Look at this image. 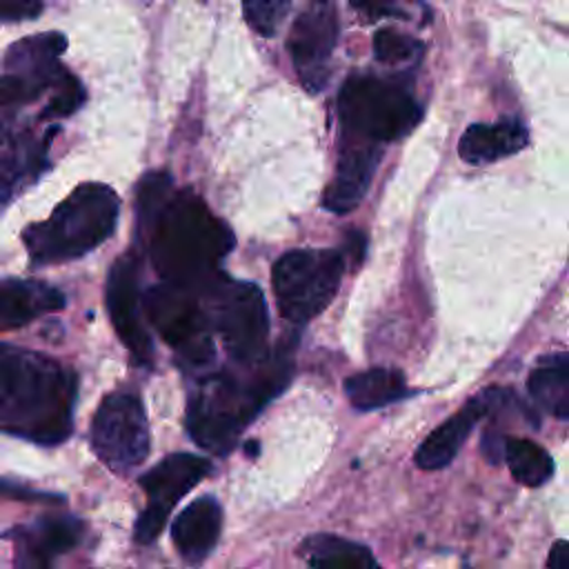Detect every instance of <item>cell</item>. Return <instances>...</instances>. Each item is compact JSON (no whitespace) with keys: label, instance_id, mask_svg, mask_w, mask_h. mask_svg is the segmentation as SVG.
Here are the masks:
<instances>
[{"label":"cell","instance_id":"obj_1","mask_svg":"<svg viewBox=\"0 0 569 569\" xmlns=\"http://www.w3.org/2000/svg\"><path fill=\"white\" fill-rule=\"evenodd\" d=\"M138 231L162 282L196 296L222 273L218 264L233 249L231 229L191 189H173L167 171L147 173L136 196Z\"/></svg>","mask_w":569,"mask_h":569},{"label":"cell","instance_id":"obj_2","mask_svg":"<svg viewBox=\"0 0 569 569\" xmlns=\"http://www.w3.org/2000/svg\"><path fill=\"white\" fill-rule=\"evenodd\" d=\"M78 376L38 351L0 342V431L60 445L73 431Z\"/></svg>","mask_w":569,"mask_h":569},{"label":"cell","instance_id":"obj_3","mask_svg":"<svg viewBox=\"0 0 569 569\" xmlns=\"http://www.w3.org/2000/svg\"><path fill=\"white\" fill-rule=\"evenodd\" d=\"M291 371V351L280 345L260 365L249 367L251 376L220 371L202 380L187 409L191 440L211 453H229L256 413L289 385Z\"/></svg>","mask_w":569,"mask_h":569},{"label":"cell","instance_id":"obj_4","mask_svg":"<svg viewBox=\"0 0 569 569\" xmlns=\"http://www.w3.org/2000/svg\"><path fill=\"white\" fill-rule=\"evenodd\" d=\"M120 200L102 182L76 187L47 220L24 227L22 242L33 264L76 260L102 244L116 229Z\"/></svg>","mask_w":569,"mask_h":569},{"label":"cell","instance_id":"obj_5","mask_svg":"<svg viewBox=\"0 0 569 569\" xmlns=\"http://www.w3.org/2000/svg\"><path fill=\"white\" fill-rule=\"evenodd\" d=\"M336 102L338 142L382 149V144L405 138L422 120V104L405 84L373 73L349 76Z\"/></svg>","mask_w":569,"mask_h":569},{"label":"cell","instance_id":"obj_6","mask_svg":"<svg viewBox=\"0 0 569 569\" xmlns=\"http://www.w3.org/2000/svg\"><path fill=\"white\" fill-rule=\"evenodd\" d=\"M198 298L207 300L211 331L240 367L260 365L269 351V313L258 284L229 280L224 273Z\"/></svg>","mask_w":569,"mask_h":569},{"label":"cell","instance_id":"obj_7","mask_svg":"<svg viewBox=\"0 0 569 569\" xmlns=\"http://www.w3.org/2000/svg\"><path fill=\"white\" fill-rule=\"evenodd\" d=\"M345 256L338 249H291L271 269L273 296L280 313L305 325L329 307L340 289Z\"/></svg>","mask_w":569,"mask_h":569},{"label":"cell","instance_id":"obj_8","mask_svg":"<svg viewBox=\"0 0 569 569\" xmlns=\"http://www.w3.org/2000/svg\"><path fill=\"white\" fill-rule=\"evenodd\" d=\"M64 49L67 38L58 31L22 38L7 49L0 69L2 122H11L20 109L38 102L44 93L51 98L73 76L60 62Z\"/></svg>","mask_w":569,"mask_h":569},{"label":"cell","instance_id":"obj_9","mask_svg":"<svg viewBox=\"0 0 569 569\" xmlns=\"http://www.w3.org/2000/svg\"><path fill=\"white\" fill-rule=\"evenodd\" d=\"M140 309L160 338L193 369L213 360V331L200 298L187 289L160 282L140 293Z\"/></svg>","mask_w":569,"mask_h":569},{"label":"cell","instance_id":"obj_10","mask_svg":"<svg viewBox=\"0 0 569 569\" xmlns=\"http://www.w3.org/2000/svg\"><path fill=\"white\" fill-rule=\"evenodd\" d=\"M91 447L116 473H127L147 458L149 422L136 393L113 391L102 398L91 422Z\"/></svg>","mask_w":569,"mask_h":569},{"label":"cell","instance_id":"obj_11","mask_svg":"<svg viewBox=\"0 0 569 569\" xmlns=\"http://www.w3.org/2000/svg\"><path fill=\"white\" fill-rule=\"evenodd\" d=\"M211 471V462L196 453H171L153 465L147 473L140 476V487L147 493V507L140 511L133 525V540L138 545H151L176 502L187 496L207 473Z\"/></svg>","mask_w":569,"mask_h":569},{"label":"cell","instance_id":"obj_12","mask_svg":"<svg viewBox=\"0 0 569 569\" xmlns=\"http://www.w3.org/2000/svg\"><path fill=\"white\" fill-rule=\"evenodd\" d=\"M336 42L338 13L331 2H313L293 20L287 49L300 84L309 93H320L327 87Z\"/></svg>","mask_w":569,"mask_h":569},{"label":"cell","instance_id":"obj_13","mask_svg":"<svg viewBox=\"0 0 569 569\" xmlns=\"http://www.w3.org/2000/svg\"><path fill=\"white\" fill-rule=\"evenodd\" d=\"M107 309L111 325L140 365H149L153 358V342L142 322L140 309V260L136 251L120 256L107 278Z\"/></svg>","mask_w":569,"mask_h":569},{"label":"cell","instance_id":"obj_14","mask_svg":"<svg viewBox=\"0 0 569 569\" xmlns=\"http://www.w3.org/2000/svg\"><path fill=\"white\" fill-rule=\"evenodd\" d=\"M58 127L36 133L29 127L0 122V209L49 169V147Z\"/></svg>","mask_w":569,"mask_h":569},{"label":"cell","instance_id":"obj_15","mask_svg":"<svg viewBox=\"0 0 569 569\" xmlns=\"http://www.w3.org/2000/svg\"><path fill=\"white\" fill-rule=\"evenodd\" d=\"M84 522L76 516H40L9 531L13 569H51L60 556L80 545Z\"/></svg>","mask_w":569,"mask_h":569},{"label":"cell","instance_id":"obj_16","mask_svg":"<svg viewBox=\"0 0 569 569\" xmlns=\"http://www.w3.org/2000/svg\"><path fill=\"white\" fill-rule=\"evenodd\" d=\"M498 389H485L482 393H478L476 398H471L465 407H460L451 418H447L442 425H438L416 449V465L425 471H436L447 467L458 449L462 447V442L469 438L471 429L476 427V422L482 416H489L493 402H496Z\"/></svg>","mask_w":569,"mask_h":569},{"label":"cell","instance_id":"obj_17","mask_svg":"<svg viewBox=\"0 0 569 569\" xmlns=\"http://www.w3.org/2000/svg\"><path fill=\"white\" fill-rule=\"evenodd\" d=\"M382 149L353 144V142H338V162L331 182L325 189L322 207L333 213H349L353 211L373 178V171L380 162Z\"/></svg>","mask_w":569,"mask_h":569},{"label":"cell","instance_id":"obj_18","mask_svg":"<svg viewBox=\"0 0 569 569\" xmlns=\"http://www.w3.org/2000/svg\"><path fill=\"white\" fill-rule=\"evenodd\" d=\"M222 529V507L213 496L189 502L171 525V540L187 565H200L216 547Z\"/></svg>","mask_w":569,"mask_h":569},{"label":"cell","instance_id":"obj_19","mask_svg":"<svg viewBox=\"0 0 569 569\" xmlns=\"http://www.w3.org/2000/svg\"><path fill=\"white\" fill-rule=\"evenodd\" d=\"M64 293L40 280L2 278L0 280V331H13L27 322L60 311Z\"/></svg>","mask_w":569,"mask_h":569},{"label":"cell","instance_id":"obj_20","mask_svg":"<svg viewBox=\"0 0 569 569\" xmlns=\"http://www.w3.org/2000/svg\"><path fill=\"white\" fill-rule=\"evenodd\" d=\"M529 142V131L518 118L473 122L460 136L458 153L469 164H485L518 153Z\"/></svg>","mask_w":569,"mask_h":569},{"label":"cell","instance_id":"obj_21","mask_svg":"<svg viewBox=\"0 0 569 569\" xmlns=\"http://www.w3.org/2000/svg\"><path fill=\"white\" fill-rule=\"evenodd\" d=\"M529 396L533 402L556 416L567 420L569 416V356L565 351L547 353L538 358L527 380Z\"/></svg>","mask_w":569,"mask_h":569},{"label":"cell","instance_id":"obj_22","mask_svg":"<svg viewBox=\"0 0 569 569\" xmlns=\"http://www.w3.org/2000/svg\"><path fill=\"white\" fill-rule=\"evenodd\" d=\"M298 551L311 569H380L369 547L336 533L307 536Z\"/></svg>","mask_w":569,"mask_h":569},{"label":"cell","instance_id":"obj_23","mask_svg":"<svg viewBox=\"0 0 569 569\" xmlns=\"http://www.w3.org/2000/svg\"><path fill=\"white\" fill-rule=\"evenodd\" d=\"M345 393L358 411H371L407 398L411 391L398 369L373 367L345 380Z\"/></svg>","mask_w":569,"mask_h":569},{"label":"cell","instance_id":"obj_24","mask_svg":"<svg viewBox=\"0 0 569 569\" xmlns=\"http://www.w3.org/2000/svg\"><path fill=\"white\" fill-rule=\"evenodd\" d=\"M502 458L513 480L525 487H542L553 476L551 456L529 438H505Z\"/></svg>","mask_w":569,"mask_h":569},{"label":"cell","instance_id":"obj_25","mask_svg":"<svg viewBox=\"0 0 569 569\" xmlns=\"http://www.w3.org/2000/svg\"><path fill=\"white\" fill-rule=\"evenodd\" d=\"M422 42L398 31L391 27H382L373 36V56L378 62L398 67V64H409L413 60H420L422 56Z\"/></svg>","mask_w":569,"mask_h":569},{"label":"cell","instance_id":"obj_26","mask_svg":"<svg viewBox=\"0 0 569 569\" xmlns=\"http://www.w3.org/2000/svg\"><path fill=\"white\" fill-rule=\"evenodd\" d=\"M289 9H291V4H289V2H282V0L244 2V4H242V13H244L247 24H249L256 33H260V36H264V38H271V36L278 31V27H280V22H282V18L287 16Z\"/></svg>","mask_w":569,"mask_h":569},{"label":"cell","instance_id":"obj_27","mask_svg":"<svg viewBox=\"0 0 569 569\" xmlns=\"http://www.w3.org/2000/svg\"><path fill=\"white\" fill-rule=\"evenodd\" d=\"M42 11V2H0V22L33 20Z\"/></svg>","mask_w":569,"mask_h":569},{"label":"cell","instance_id":"obj_28","mask_svg":"<svg viewBox=\"0 0 569 569\" xmlns=\"http://www.w3.org/2000/svg\"><path fill=\"white\" fill-rule=\"evenodd\" d=\"M0 496H2V498H16V500H53V502H60V500H62L60 496L42 493V491L29 489V487H24V485H18V482L4 480V478H0Z\"/></svg>","mask_w":569,"mask_h":569},{"label":"cell","instance_id":"obj_29","mask_svg":"<svg viewBox=\"0 0 569 569\" xmlns=\"http://www.w3.org/2000/svg\"><path fill=\"white\" fill-rule=\"evenodd\" d=\"M547 569H569V545L567 540H556L547 556Z\"/></svg>","mask_w":569,"mask_h":569}]
</instances>
